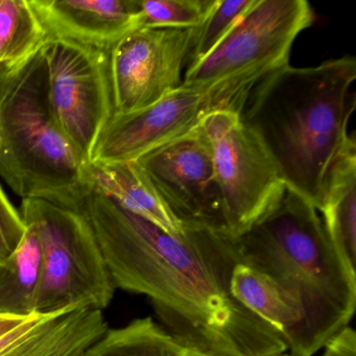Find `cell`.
I'll use <instances>...</instances> for the list:
<instances>
[{
	"mask_svg": "<svg viewBox=\"0 0 356 356\" xmlns=\"http://www.w3.org/2000/svg\"><path fill=\"white\" fill-rule=\"evenodd\" d=\"M92 229L116 289L147 296L181 345L218 356H277L282 337L235 299L236 237L183 224L170 234L86 183L74 205Z\"/></svg>",
	"mask_w": 356,
	"mask_h": 356,
	"instance_id": "obj_1",
	"label": "cell"
},
{
	"mask_svg": "<svg viewBox=\"0 0 356 356\" xmlns=\"http://www.w3.org/2000/svg\"><path fill=\"white\" fill-rule=\"evenodd\" d=\"M355 80L353 56L312 67L289 64L264 76L238 113L272 158L285 187L316 210L331 170L350 139Z\"/></svg>",
	"mask_w": 356,
	"mask_h": 356,
	"instance_id": "obj_2",
	"label": "cell"
},
{
	"mask_svg": "<svg viewBox=\"0 0 356 356\" xmlns=\"http://www.w3.org/2000/svg\"><path fill=\"white\" fill-rule=\"evenodd\" d=\"M236 243L241 262L301 304L321 348L349 326L355 312L356 273L337 255L307 200L285 187Z\"/></svg>",
	"mask_w": 356,
	"mask_h": 356,
	"instance_id": "obj_3",
	"label": "cell"
},
{
	"mask_svg": "<svg viewBox=\"0 0 356 356\" xmlns=\"http://www.w3.org/2000/svg\"><path fill=\"white\" fill-rule=\"evenodd\" d=\"M45 44L17 61L0 62V177L22 200L72 209L87 183V166L51 113Z\"/></svg>",
	"mask_w": 356,
	"mask_h": 356,
	"instance_id": "obj_4",
	"label": "cell"
},
{
	"mask_svg": "<svg viewBox=\"0 0 356 356\" xmlns=\"http://www.w3.org/2000/svg\"><path fill=\"white\" fill-rule=\"evenodd\" d=\"M314 20L305 0H255L218 45L187 68L182 84L216 89L239 113L264 76L289 65L293 42Z\"/></svg>",
	"mask_w": 356,
	"mask_h": 356,
	"instance_id": "obj_5",
	"label": "cell"
},
{
	"mask_svg": "<svg viewBox=\"0 0 356 356\" xmlns=\"http://www.w3.org/2000/svg\"><path fill=\"white\" fill-rule=\"evenodd\" d=\"M19 212L42 253L36 314L107 308L116 287L86 218L41 199L22 200Z\"/></svg>",
	"mask_w": 356,
	"mask_h": 356,
	"instance_id": "obj_6",
	"label": "cell"
},
{
	"mask_svg": "<svg viewBox=\"0 0 356 356\" xmlns=\"http://www.w3.org/2000/svg\"><path fill=\"white\" fill-rule=\"evenodd\" d=\"M200 129L211 151L225 230L239 236L279 199L284 183L272 158L237 112L216 110L203 118Z\"/></svg>",
	"mask_w": 356,
	"mask_h": 356,
	"instance_id": "obj_7",
	"label": "cell"
},
{
	"mask_svg": "<svg viewBox=\"0 0 356 356\" xmlns=\"http://www.w3.org/2000/svg\"><path fill=\"white\" fill-rule=\"evenodd\" d=\"M47 95L58 128L88 166L99 135L114 115L108 51L47 40Z\"/></svg>",
	"mask_w": 356,
	"mask_h": 356,
	"instance_id": "obj_8",
	"label": "cell"
},
{
	"mask_svg": "<svg viewBox=\"0 0 356 356\" xmlns=\"http://www.w3.org/2000/svg\"><path fill=\"white\" fill-rule=\"evenodd\" d=\"M195 29L138 28L108 51L114 114L153 105L182 85Z\"/></svg>",
	"mask_w": 356,
	"mask_h": 356,
	"instance_id": "obj_9",
	"label": "cell"
},
{
	"mask_svg": "<svg viewBox=\"0 0 356 356\" xmlns=\"http://www.w3.org/2000/svg\"><path fill=\"white\" fill-rule=\"evenodd\" d=\"M136 162L182 224L207 225L225 230L211 151L200 126Z\"/></svg>",
	"mask_w": 356,
	"mask_h": 356,
	"instance_id": "obj_10",
	"label": "cell"
},
{
	"mask_svg": "<svg viewBox=\"0 0 356 356\" xmlns=\"http://www.w3.org/2000/svg\"><path fill=\"white\" fill-rule=\"evenodd\" d=\"M216 110H227L218 91L182 84L149 107L114 114L99 135L91 162L137 161L191 132Z\"/></svg>",
	"mask_w": 356,
	"mask_h": 356,
	"instance_id": "obj_11",
	"label": "cell"
},
{
	"mask_svg": "<svg viewBox=\"0 0 356 356\" xmlns=\"http://www.w3.org/2000/svg\"><path fill=\"white\" fill-rule=\"evenodd\" d=\"M47 40L109 51L138 28L139 0H29Z\"/></svg>",
	"mask_w": 356,
	"mask_h": 356,
	"instance_id": "obj_12",
	"label": "cell"
},
{
	"mask_svg": "<svg viewBox=\"0 0 356 356\" xmlns=\"http://www.w3.org/2000/svg\"><path fill=\"white\" fill-rule=\"evenodd\" d=\"M108 329L102 310L34 314L0 337V356H82Z\"/></svg>",
	"mask_w": 356,
	"mask_h": 356,
	"instance_id": "obj_13",
	"label": "cell"
},
{
	"mask_svg": "<svg viewBox=\"0 0 356 356\" xmlns=\"http://www.w3.org/2000/svg\"><path fill=\"white\" fill-rule=\"evenodd\" d=\"M231 291L282 337L291 355L314 356L322 349L301 304L270 277L239 261L231 277Z\"/></svg>",
	"mask_w": 356,
	"mask_h": 356,
	"instance_id": "obj_14",
	"label": "cell"
},
{
	"mask_svg": "<svg viewBox=\"0 0 356 356\" xmlns=\"http://www.w3.org/2000/svg\"><path fill=\"white\" fill-rule=\"evenodd\" d=\"M86 180L129 211L170 234L183 232L182 222L172 213L136 161L91 162Z\"/></svg>",
	"mask_w": 356,
	"mask_h": 356,
	"instance_id": "obj_15",
	"label": "cell"
},
{
	"mask_svg": "<svg viewBox=\"0 0 356 356\" xmlns=\"http://www.w3.org/2000/svg\"><path fill=\"white\" fill-rule=\"evenodd\" d=\"M318 212L331 245L356 273V140L352 134L329 175Z\"/></svg>",
	"mask_w": 356,
	"mask_h": 356,
	"instance_id": "obj_16",
	"label": "cell"
},
{
	"mask_svg": "<svg viewBox=\"0 0 356 356\" xmlns=\"http://www.w3.org/2000/svg\"><path fill=\"white\" fill-rule=\"evenodd\" d=\"M26 227L19 247L0 264V316L29 318L36 314L42 253L38 235Z\"/></svg>",
	"mask_w": 356,
	"mask_h": 356,
	"instance_id": "obj_17",
	"label": "cell"
},
{
	"mask_svg": "<svg viewBox=\"0 0 356 356\" xmlns=\"http://www.w3.org/2000/svg\"><path fill=\"white\" fill-rule=\"evenodd\" d=\"M185 348L151 316L108 329L82 356H181Z\"/></svg>",
	"mask_w": 356,
	"mask_h": 356,
	"instance_id": "obj_18",
	"label": "cell"
},
{
	"mask_svg": "<svg viewBox=\"0 0 356 356\" xmlns=\"http://www.w3.org/2000/svg\"><path fill=\"white\" fill-rule=\"evenodd\" d=\"M47 42L29 0H0V62H13Z\"/></svg>",
	"mask_w": 356,
	"mask_h": 356,
	"instance_id": "obj_19",
	"label": "cell"
},
{
	"mask_svg": "<svg viewBox=\"0 0 356 356\" xmlns=\"http://www.w3.org/2000/svg\"><path fill=\"white\" fill-rule=\"evenodd\" d=\"M213 3L214 0H139L138 28H197Z\"/></svg>",
	"mask_w": 356,
	"mask_h": 356,
	"instance_id": "obj_20",
	"label": "cell"
},
{
	"mask_svg": "<svg viewBox=\"0 0 356 356\" xmlns=\"http://www.w3.org/2000/svg\"><path fill=\"white\" fill-rule=\"evenodd\" d=\"M254 1L255 0H214L203 22L195 28L186 70L201 61L222 41Z\"/></svg>",
	"mask_w": 356,
	"mask_h": 356,
	"instance_id": "obj_21",
	"label": "cell"
},
{
	"mask_svg": "<svg viewBox=\"0 0 356 356\" xmlns=\"http://www.w3.org/2000/svg\"><path fill=\"white\" fill-rule=\"evenodd\" d=\"M26 230L19 210L16 209L0 185V264L17 250Z\"/></svg>",
	"mask_w": 356,
	"mask_h": 356,
	"instance_id": "obj_22",
	"label": "cell"
},
{
	"mask_svg": "<svg viewBox=\"0 0 356 356\" xmlns=\"http://www.w3.org/2000/svg\"><path fill=\"white\" fill-rule=\"evenodd\" d=\"M323 356H356V335L353 329H343L325 346Z\"/></svg>",
	"mask_w": 356,
	"mask_h": 356,
	"instance_id": "obj_23",
	"label": "cell"
},
{
	"mask_svg": "<svg viewBox=\"0 0 356 356\" xmlns=\"http://www.w3.org/2000/svg\"><path fill=\"white\" fill-rule=\"evenodd\" d=\"M33 316V314H32ZM30 318V316H29ZM28 318H15V316H0V337L11 331L22 324Z\"/></svg>",
	"mask_w": 356,
	"mask_h": 356,
	"instance_id": "obj_24",
	"label": "cell"
},
{
	"mask_svg": "<svg viewBox=\"0 0 356 356\" xmlns=\"http://www.w3.org/2000/svg\"><path fill=\"white\" fill-rule=\"evenodd\" d=\"M181 356H218V355H214V354L206 353V352L199 351V350L188 349V348H185L184 351H183L182 355H181Z\"/></svg>",
	"mask_w": 356,
	"mask_h": 356,
	"instance_id": "obj_25",
	"label": "cell"
},
{
	"mask_svg": "<svg viewBox=\"0 0 356 356\" xmlns=\"http://www.w3.org/2000/svg\"><path fill=\"white\" fill-rule=\"evenodd\" d=\"M277 356H293V355H291V354H289V352H285V353L280 354V355H277Z\"/></svg>",
	"mask_w": 356,
	"mask_h": 356,
	"instance_id": "obj_26",
	"label": "cell"
}]
</instances>
